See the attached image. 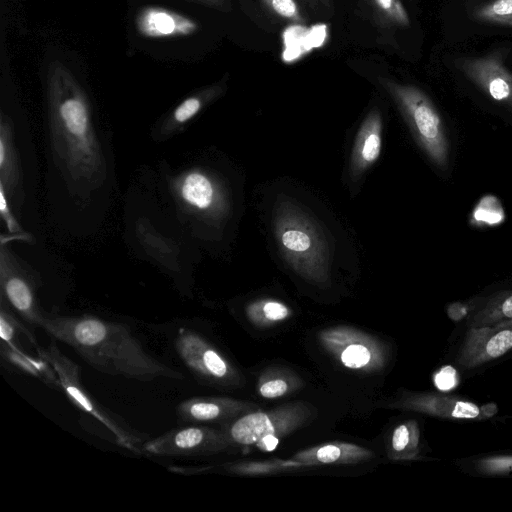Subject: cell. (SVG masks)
Segmentation results:
<instances>
[{
	"mask_svg": "<svg viewBox=\"0 0 512 512\" xmlns=\"http://www.w3.org/2000/svg\"><path fill=\"white\" fill-rule=\"evenodd\" d=\"M46 83L56 163L73 184L98 188L106 178V161L87 94L73 73L57 60L49 65Z\"/></svg>",
	"mask_w": 512,
	"mask_h": 512,
	"instance_id": "6da1fadb",
	"label": "cell"
},
{
	"mask_svg": "<svg viewBox=\"0 0 512 512\" xmlns=\"http://www.w3.org/2000/svg\"><path fill=\"white\" fill-rule=\"evenodd\" d=\"M40 328L101 373L139 381L184 378L149 354L124 324L92 315L44 314Z\"/></svg>",
	"mask_w": 512,
	"mask_h": 512,
	"instance_id": "7a4b0ae2",
	"label": "cell"
},
{
	"mask_svg": "<svg viewBox=\"0 0 512 512\" xmlns=\"http://www.w3.org/2000/svg\"><path fill=\"white\" fill-rule=\"evenodd\" d=\"M36 351L52 366L59 379L60 390L74 406L106 427L119 446L135 454L143 453V435L91 395L82 383L80 367L73 360L53 341L46 348L36 345Z\"/></svg>",
	"mask_w": 512,
	"mask_h": 512,
	"instance_id": "3957f363",
	"label": "cell"
},
{
	"mask_svg": "<svg viewBox=\"0 0 512 512\" xmlns=\"http://www.w3.org/2000/svg\"><path fill=\"white\" fill-rule=\"evenodd\" d=\"M315 415L305 402L288 403L269 411H253L221 425L232 446L254 445L258 450L273 451L281 438L299 429Z\"/></svg>",
	"mask_w": 512,
	"mask_h": 512,
	"instance_id": "277c9868",
	"label": "cell"
},
{
	"mask_svg": "<svg viewBox=\"0 0 512 512\" xmlns=\"http://www.w3.org/2000/svg\"><path fill=\"white\" fill-rule=\"evenodd\" d=\"M383 88L411 125L417 140L437 166L448 163V143L441 118L429 98L419 88L379 78Z\"/></svg>",
	"mask_w": 512,
	"mask_h": 512,
	"instance_id": "5b68a950",
	"label": "cell"
},
{
	"mask_svg": "<svg viewBox=\"0 0 512 512\" xmlns=\"http://www.w3.org/2000/svg\"><path fill=\"white\" fill-rule=\"evenodd\" d=\"M174 347L183 364L200 382L216 387L233 386L239 382L232 363L199 332L180 328L174 337Z\"/></svg>",
	"mask_w": 512,
	"mask_h": 512,
	"instance_id": "8992f818",
	"label": "cell"
},
{
	"mask_svg": "<svg viewBox=\"0 0 512 512\" xmlns=\"http://www.w3.org/2000/svg\"><path fill=\"white\" fill-rule=\"evenodd\" d=\"M319 340L323 348L350 370L373 373L388 362V348L374 336L350 326H334L322 330Z\"/></svg>",
	"mask_w": 512,
	"mask_h": 512,
	"instance_id": "52a82bcc",
	"label": "cell"
},
{
	"mask_svg": "<svg viewBox=\"0 0 512 512\" xmlns=\"http://www.w3.org/2000/svg\"><path fill=\"white\" fill-rule=\"evenodd\" d=\"M232 447L221 428L190 424L145 441L143 453L172 457L210 456Z\"/></svg>",
	"mask_w": 512,
	"mask_h": 512,
	"instance_id": "ba28073f",
	"label": "cell"
},
{
	"mask_svg": "<svg viewBox=\"0 0 512 512\" xmlns=\"http://www.w3.org/2000/svg\"><path fill=\"white\" fill-rule=\"evenodd\" d=\"M170 187L179 206L195 216L215 217L223 207L217 181L203 169L191 168L181 172L171 180Z\"/></svg>",
	"mask_w": 512,
	"mask_h": 512,
	"instance_id": "9c48e42d",
	"label": "cell"
},
{
	"mask_svg": "<svg viewBox=\"0 0 512 512\" xmlns=\"http://www.w3.org/2000/svg\"><path fill=\"white\" fill-rule=\"evenodd\" d=\"M390 406L447 419L483 420L497 412L493 403L479 406L456 396L432 392H405Z\"/></svg>",
	"mask_w": 512,
	"mask_h": 512,
	"instance_id": "30bf717a",
	"label": "cell"
},
{
	"mask_svg": "<svg viewBox=\"0 0 512 512\" xmlns=\"http://www.w3.org/2000/svg\"><path fill=\"white\" fill-rule=\"evenodd\" d=\"M0 285L2 296L29 324L40 327L44 314L35 299L32 276L16 261L14 255L1 245Z\"/></svg>",
	"mask_w": 512,
	"mask_h": 512,
	"instance_id": "8fae6325",
	"label": "cell"
},
{
	"mask_svg": "<svg viewBox=\"0 0 512 512\" xmlns=\"http://www.w3.org/2000/svg\"><path fill=\"white\" fill-rule=\"evenodd\" d=\"M512 349V319L492 325L469 327L456 362L465 369L495 360Z\"/></svg>",
	"mask_w": 512,
	"mask_h": 512,
	"instance_id": "7c38bea8",
	"label": "cell"
},
{
	"mask_svg": "<svg viewBox=\"0 0 512 512\" xmlns=\"http://www.w3.org/2000/svg\"><path fill=\"white\" fill-rule=\"evenodd\" d=\"M257 410L259 407L251 402L214 396L188 398L176 407L179 420L190 424L218 423L222 425Z\"/></svg>",
	"mask_w": 512,
	"mask_h": 512,
	"instance_id": "4fadbf2b",
	"label": "cell"
},
{
	"mask_svg": "<svg viewBox=\"0 0 512 512\" xmlns=\"http://www.w3.org/2000/svg\"><path fill=\"white\" fill-rule=\"evenodd\" d=\"M137 33L147 39L171 40L189 37L201 28L200 23L185 14L172 9L148 5L135 15Z\"/></svg>",
	"mask_w": 512,
	"mask_h": 512,
	"instance_id": "5bb4252c",
	"label": "cell"
},
{
	"mask_svg": "<svg viewBox=\"0 0 512 512\" xmlns=\"http://www.w3.org/2000/svg\"><path fill=\"white\" fill-rule=\"evenodd\" d=\"M465 73L491 99L512 107V74L494 57L475 58L463 64Z\"/></svg>",
	"mask_w": 512,
	"mask_h": 512,
	"instance_id": "9a60e30c",
	"label": "cell"
},
{
	"mask_svg": "<svg viewBox=\"0 0 512 512\" xmlns=\"http://www.w3.org/2000/svg\"><path fill=\"white\" fill-rule=\"evenodd\" d=\"M225 82L222 80L189 95L182 100L161 122L157 134L160 138L170 137L181 131L210 102L222 94Z\"/></svg>",
	"mask_w": 512,
	"mask_h": 512,
	"instance_id": "2e32d148",
	"label": "cell"
},
{
	"mask_svg": "<svg viewBox=\"0 0 512 512\" xmlns=\"http://www.w3.org/2000/svg\"><path fill=\"white\" fill-rule=\"evenodd\" d=\"M374 457V453L352 443L334 441L301 450L292 458L311 466L357 464Z\"/></svg>",
	"mask_w": 512,
	"mask_h": 512,
	"instance_id": "e0dca14e",
	"label": "cell"
},
{
	"mask_svg": "<svg viewBox=\"0 0 512 512\" xmlns=\"http://www.w3.org/2000/svg\"><path fill=\"white\" fill-rule=\"evenodd\" d=\"M0 183L7 195L16 201L21 183L19 160L13 143L11 122L3 113L0 117Z\"/></svg>",
	"mask_w": 512,
	"mask_h": 512,
	"instance_id": "ac0fdd59",
	"label": "cell"
},
{
	"mask_svg": "<svg viewBox=\"0 0 512 512\" xmlns=\"http://www.w3.org/2000/svg\"><path fill=\"white\" fill-rule=\"evenodd\" d=\"M381 114L371 111L364 120L358 133L353 151V166L357 172L369 168L381 152Z\"/></svg>",
	"mask_w": 512,
	"mask_h": 512,
	"instance_id": "d6986e66",
	"label": "cell"
},
{
	"mask_svg": "<svg viewBox=\"0 0 512 512\" xmlns=\"http://www.w3.org/2000/svg\"><path fill=\"white\" fill-rule=\"evenodd\" d=\"M280 243L289 255L297 259L312 260L318 253L317 238L300 223H284L279 228ZM305 261V260H304Z\"/></svg>",
	"mask_w": 512,
	"mask_h": 512,
	"instance_id": "ffe728a7",
	"label": "cell"
},
{
	"mask_svg": "<svg viewBox=\"0 0 512 512\" xmlns=\"http://www.w3.org/2000/svg\"><path fill=\"white\" fill-rule=\"evenodd\" d=\"M303 387L301 378L286 368H268L259 377L257 392L265 399L287 396Z\"/></svg>",
	"mask_w": 512,
	"mask_h": 512,
	"instance_id": "44dd1931",
	"label": "cell"
},
{
	"mask_svg": "<svg viewBox=\"0 0 512 512\" xmlns=\"http://www.w3.org/2000/svg\"><path fill=\"white\" fill-rule=\"evenodd\" d=\"M420 454V430L416 420L405 421L392 432L388 456L394 460H413Z\"/></svg>",
	"mask_w": 512,
	"mask_h": 512,
	"instance_id": "7402d4cb",
	"label": "cell"
},
{
	"mask_svg": "<svg viewBox=\"0 0 512 512\" xmlns=\"http://www.w3.org/2000/svg\"><path fill=\"white\" fill-rule=\"evenodd\" d=\"M512 319V291L495 294L470 316L469 327L492 325Z\"/></svg>",
	"mask_w": 512,
	"mask_h": 512,
	"instance_id": "603a6c76",
	"label": "cell"
},
{
	"mask_svg": "<svg viewBox=\"0 0 512 512\" xmlns=\"http://www.w3.org/2000/svg\"><path fill=\"white\" fill-rule=\"evenodd\" d=\"M246 315L252 324L265 328L289 318L291 310L287 305L278 300L263 299L251 303L246 308Z\"/></svg>",
	"mask_w": 512,
	"mask_h": 512,
	"instance_id": "cb8c5ba5",
	"label": "cell"
},
{
	"mask_svg": "<svg viewBox=\"0 0 512 512\" xmlns=\"http://www.w3.org/2000/svg\"><path fill=\"white\" fill-rule=\"evenodd\" d=\"M302 467H311V465L306 462L298 461L294 458L262 462H236L222 465V468L225 471L239 475L271 474L281 471L300 469Z\"/></svg>",
	"mask_w": 512,
	"mask_h": 512,
	"instance_id": "d4e9b609",
	"label": "cell"
},
{
	"mask_svg": "<svg viewBox=\"0 0 512 512\" xmlns=\"http://www.w3.org/2000/svg\"><path fill=\"white\" fill-rule=\"evenodd\" d=\"M373 17L380 27L405 28L410 18L401 0H372Z\"/></svg>",
	"mask_w": 512,
	"mask_h": 512,
	"instance_id": "484cf974",
	"label": "cell"
},
{
	"mask_svg": "<svg viewBox=\"0 0 512 512\" xmlns=\"http://www.w3.org/2000/svg\"><path fill=\"white\" fill-rule=\"evenodd\" d=\"M475 17L483 22L512 27V0H493L477 9Z\"/></svg>",
	"mask_w": 512,
	"mask_h": 512,
	"instance_id": "4316f807",
	"label": "cell"
},
{
	"mask_svg": "<svg viewBox=\"0 0 512 512\" xmlns=\"http://www.w3.org/2000/svg\"><path fill=\"white\" fill-rule=\"evenodd\" d=\"M272 14L295 24H304L306 19L296 0H259Z\"/></svg>",
	"mask_w": 512,
	"mask_h": 512,
	"instance_id": "83f0119b",
	"label": "cell"
},
{
	"mask_svg": "<svg viewBox=\"0 0 512 512\" xmlns=\"http://www.w3.org/2000/svg\"><path fill=\"white\" fill-rule=\"evenodd\" d=\"M433 382L435 387L442 392H448L453 390L459 382V374L458 371L450 366H442L435 374L433 375Z\"/></svg>",
	"mask_w": 512,
	"mask_h": 512,
	"instance_id": "f1b7e54d",
	"label": "cell"
},
{
	"mask_svg": "<svg viewBox=\"0 0 512 512\" xmlns=\"http://www.w3.org/2000/svg\"><path fill=\"white\" fill-rule=\"evenodd\" d=\"M0 214L2 220L5 222L9 233L24 232L14 215L12 214L8 196L4 186L0 183Z\"/></svg>",
	"mask_w": 512,
	"mask_h": 512,
	"instance_id": "f546056e",
	"label": "cell"
},
{
	"mask_svg": "<svg viewBox=\"0 0 512 512\" xmlns=\"http://www.w3.org/2000/svg\"><path fill=\"white\" fill-rule=\"evenodd\" d=\"M193 3H197L208 8L220 11L230 12L232 10L231 0H185Z\"/></svg>",
	"mask_w": 512,
	"mask_h": 512,
	"instance_id": "4dcf8cb0",
	"label": "cell"
},
{
	"mask_svg": "<svg viewBox=\"0 0 512 512\" xmlns=\"http://www.w3.org/2000/svg\"><path fill=\"white\" fill-rule=\"evenodd\" d=\"M314 12L329 13L333 11V0H302Z\"/></svg>",
	"mask_w": 512,
	"mask_h": 512,
	"instance_id": "1f68e13d",
	"label": "cell"
},
{
	"mask_svg": "<svg viewBox=\"0 0 512 512\" xmlns=\"http://www.w3.org/2000/svg\"><path fill=\"white\" fill-rule=\"evenodd\" d=\"M32 235L29 233L19 232V233H10V235L2 234L0 237L1 245H6L8 241L11 240H23V241H31Z\"/></svg>",
	"mask_w": 512,
	"mask_h": 512,
	"instance_id": "d6a6232c",
	"label": "cell"
}]
</instances>
